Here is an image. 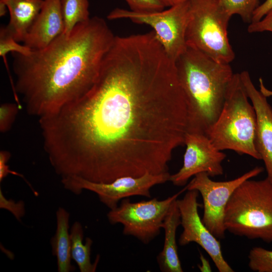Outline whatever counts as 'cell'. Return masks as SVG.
<instances>
[{
  "mask_svg": "<svg viewBox=\"0 0 272 272\" xmlns=\"http://www.w3.org/2000/svg\"><path fill=\"white\" fill-rule=\"evenodd\" d=\"M175 63L187 105V132L207 135L223 107L232 70L188 46Z\"/></svg>",
  "mask_w": 272,
  "mask_h": 272,
  "instance_id": "obj_3",
  "label": "cell"
},
{
  "mask_svg": "<svg viewBox=\"0 0 272 272\" xmlns=\"http://www.w3.org/2000/svg\"><path fill=\"white\" fill-rule=\"evenodd\" d=\"M231 17L239 15L245 23H251L254 11L259 5V0H216Z\"/></svg>",
  "mask_w": 272,
  "mask_h": 272,
  "instance_id": "obj_20",
  "label": "cell"
},
{
  "mask_svg": "<svg viewBox=\"0 0 272 272\" xmlns=\"http://www.w3.org/2000/svg\"><path fill=\"white\" fill-rule=\"evenodd\" d=\"M39 123L61 177L107 183L167 172L187 131L175 62L153 31L115 36L89 91Z\"/></svg>",
  "mask_w": 272,
  "mask_h": 272,
  "instance_id": "obj_1",
  "label": "cell"
},
{
  "mask_svg": "<svg viewBox=\"0 0 272 272\" xmlns=\"http://www.w3.org/2000/svg\"><path fill=\"white\" fill-rule=\"evenodd\" d=\"M248 266L257 272H272V250L254 247L248 254Z\"/></svg>",
  "mask_w": 272,
  "mask_h": 272,
  "instance_id": "obj_22",
  "label": "cell"
},
{
  "mask_svg": "<svg viewBox=\"0 0 272 272\" xmlns=\"http://www.w3.org/2000/svg\"><path fill=\"white\" fill-rule=\"evenodd\" d=\"M7 7L10 21L6 27L18 42H23L36 20L43 0H0Z\"/></svg>",
  "mask_w": 272,
  "mask_h": 272,
  "instance_id": "obj_16",
  "label": "cell"
},
{
  "mask_svg": "<svg viewBox=\"0 0 272 272\" xmlns=\"http://www.w3.org/2000/svg\"><path fill=\"white\" fill-rule=\"evenodd\" d=\"M130 10L137 12H153L161 11L165 7L159 0H124Z\"/></svg>",
  "mask_w": 272,
  "mask_h": 272,
  "instance_id": "obj_24",
  "label": "cell"
},
{
  "mask_svg": "<svg viewBox=\"0 0 272 272\" xmlns=\"http://www.w3.org/2000/svg\"><path fill=\"white\" fill-rule=\"evenodd\" d=\"M226 231L250 239L272 242V183L247 179L232 193L225 212Z\"/></svg>",
  "mask_w": 272,
  "mask_h": 272,
  "instance_id": "obj_5",
  "label": "cell"
},
{
  "mask_svg": "<svg viewBox=\"0 0 272 272\" xmlns=\"http://www.w3.org/2000/svg\"><path fill=\"white\" fill-rule=\"evenodd\" d=\"M32 49L25 45H21L17 41L6 26L0 28V56L3 57L8 70L6 58L9 52H16L24 55H28Z\"/></svg>",
  "mask_w": 272,
  "mask_h": 272,
  "instance_id": "obj_21",
  "label": "cell"
},
{
  "mask_svg": "<svg viewBox=\"0 0 272 272\" xmlns=\"http://www.w3.org/2000/svg\"><path fill=\"white\" fill-rule=\"evenodd\" d=\"M70 216V213L63 208L59 207L56 211V229L50 240V244L52 254L56 257L58 272L73 271L76 269L71 263Z\"/></svg>",
  "mask_w": 272,
  "mask_h": 272,
  "instance_id": "obj_17",
  "label": "cell"
},
{
  "mask_svg": "<svg viewBox=\"0 0 272 272\" xmlns=\"http://www.w3.org/2000/svg\"><path fill=\"white\" fill-rule=\"evenodd\" d=\"M165 7H172L189 0H159Z\"/></svg>",
  "mask_w": 272,
  "mask_h": 272,
  "instance_id": "obj_29",
  "label": "cell"
},
{
  "mask_svg": "<svg viewBox=\"0 0 272 272\" xmlns=\"http://www.w3.org/2000/svg\"><path fill=\"white\" fill-rule=\"evenodd\" d=\"M271 9L272 0H265L261 5H259L254 11L252 22H255L260 20Z\"/></svg>",
  "mask_w": 272,
  "mask_h": 272,
  "instance_id": "obj_28",
  "label": "cell"
},
{
  "mask_svg": "<svg viewBox=\"0 0 272 272\" xmlns=\"http://www.w3.org/2000/svg\"><path fill=\"white\" fill-rule=\"evenodd\" d=\"M0 208L10 212L19 221L25 214L24 202L23 200L16 202L12 199L6 198L1 188L0 189Z\"/></svg>",
  "mask_w": 272,
  "mask_h": 272,
  "instance_id": "obj_25",
  "label": "cell"
},
{
  "mask_svg": "<svg viewBox=\"0 0 272 272\" xmlns=\"http://www.w3.org/2000/svg\"><path fill=\"white\" fill-rule=\"evenodd\" d=\"M198 193L195 190H187L182 198L177 199L183 228L178 243L181 246L191 242L197 243L210 256L220 272H233L224 259L218 239L209 230L199 216Z\"/></svg>",
  "mask_w": 272,
  "mask_h": 272,
  "instance_id": "obj_11",
  "label": "cell"
},
{
  "mask_svg": "<svg viewBox=\"0 0 272 272\" xmlns=\"http://www.w3.org/2000/svg\"><path fill=\"white\" fill-rule=\"evenodd\" d=\"M11 157L10 153L7 151L2 150L0 152V182H2L9 174H12L19 176L25 180L28 185L31 187L32 191L35 196H38V192L35 190L31 184L27 181L24 176L13 170L10 169L9 166L7 165V162Z\"/></svg>",
  "mask_w": 272,
  "mask_h": 272,
  "instance_id": "obj_26",
  "label": "cell"
},
{
  "mask_svg": "<svg viewBox=\"0 0 272 272\" xmlns=\"http://www.w3.org/2000/svg\"><path fill=\"white\" fill-rule=\"evenodd\" d=\"M64 30L63 33L69 36L75 26L90 18L88 0H60Z\"/></svg>",
  "mask_w": 272,
  "mask_h": 272,
  "instance_id": "obj_19",
  "label": "cell"
},
{
  "mask_svg": "<svg viewBox=\"0 0 272 272\" xmlns=\"http://www.w3.org/2000/svg\"><path fill=\"white\" fill-rule=\"evenodd\" d=\"M189 18L186 31L187 46L213 60L229 63L235 58L227 27L231 18L216 0H189Z\"/></svg>",
  "mask_w": 272,
  "mask_h": 272,
  "instance_id": "obj_6",
  "label": "cell"
},
{
  "mask_svg": "<svg viewBox=\"0 0 272 272\" xmlns=\"http://www.w3.org/2000/svg\"><path fill=\"white\" fill-rule=\"evenodd\" d=\"M21 106L17 103H5L0 106V131L5 133L12 127Z\"/></svg>",
  "mask_w": 272,
  "mask_h": 272,
  "instance_id": "obj_23",
  "label": "cell"
},
{
  "mask_svg": "<svg viewBox=\"0 0 272 272\" xmlns=\"http://www.w3.org/2000/svg\"><path fill=\"white\" fill-rule=\"evenodd\" d=\"M170 176L169 172L158 174L146 173L138 177H120L107 183L68 176L61 178V182L66 190L76 195L80 194L83 190L94 192L100 202L110 210H113L118 207L120 200L132 196L151 197V188L169 181Z\"/></svg>",
  "mask_w": 272,
  "mask_h": 272,
  "instance_id": "obj_9",
  "label": "cell"
},
{
  "mask_svg": "<svg viewBox=\"0 0 272 272\" xmlns=\"http://www.w3.org/2000/svg\"><path fill=\"white\" fill-rule=\"evenodd\" d=\"M189 1L153 12H137L116 8L107 16L109 20L128 19L151 26L168 57L175 62L187 48L186 31L189 18Z\"/></svg>",
  "mask_w": 272,
  "mask_h": 272,
  "instance_id": "obj_7",
  "label": "cell"
},
{
  "mask_svg": "<svg viewBox=\"0 0 272 272\" xmlns=\"http://www.w3.org/2000/svg\"><path fill=\"white\" fill-rule=\"evenodd\" d=\"M71 242V257L78 265L81 272H95L100 259L98 255L95 261H91V247L93 240L86 237L83 243L84 229L82 224L76 221L72 225L70 230Z\"/></svg>",
  "mask_w": 272,
  "mask_h": 272,
  "instance_id": "obj_18",
  "label": "cell"
},
{
  "mask_svg": "<svg viewBox=\"0 0 272 272\" xmlns=\"http://www.w3.org/2000/svg\"><path fill=\"white\" fill-rule=\"evenodd\" d=\"M178 199V198H177ZM177 199L171 203L162 224L165 231L163 248L157 257L160 269L163 272H182L178 253L176 231L181 225V216Z\"/></svg>",
  "mask_w": 272,
  "mask_h": 272,
  "instance_id": "obj_15",
  "label": "cell"
},
{
  "mask_svg": "<svg viewBox=\"0 0 272 272\" xmlns=\"http://www.w3.org/2000/svg\"><path fill=\"white\" fill-rule=\"evenodd\" d=\"M249 99L240 74H234L221 112L207 135L220 151L261 160L256 145V115Z\"/></svg>",
  "mask_w": 272,
  "mask_h": 272,
  "instance_id": "obj_4",
  "label": "cell"
},
{
  "mask_svg": "<svg viewBox=\"0 0 272 272\" xmlns=\"http://www.w3.org/2000/svg\"><path fill=\"white\" fill-rule=\"evenodd\" d=\"M263 170V168L256 167L238 177L225 181H214L207 173L201 172L194 176L186 185L187 190H195L200 193L203 206L201 220L217 239L225 237V209L234 190L244 181L257 176Z\"/></svg>",
  "mask_w": 272,
  "mask_h": 272,
  "instance_id": "obj_10",
  "label": "cell"
},
{
  "mask_svg": "<svg viewBox=\"0 0 272 272\" xmlns=\"http://www.w3.org/2000/svg\"><path fill=\"white\" fill-rule=\"evenodd\" d=\"M186 189L182 190L163 200L153 198L132 202L128 198L121 200L120 205L110 210L107 214L109 223L123 225V234L132 236L148 244L162 229V224L172 202Z\"/></svg>",
  "mask_w": 272,
  "mask_h": 272,
  "instance_id": "obj_8",
  "label": "cell"
},
{
  "mask_svg": "<svg viewBox=\"0 0 272 272\" xmlns=\"http://www.w3.org/2000/svg\"><path fill=\"white\" fill-rule=\"evenodd\" d=\"M7 11H8L7 6L3 3L0 2V16H4Z\"/></svg>",
  "mask_w": 272,
  "mask_h": 272,
  "instance_id": "obj_30",
  "label": "cell"
},
{
  "mask_svg": "<svg viewBox=\"0 0 272 272\" xmlns=\"http://www.w3.org/2000/svg\"><path fill=\"white\" fill-rule=\"evenodd\" d=\"M115 37L105 20L95 16L28 55L12 53L17 103L18 94L27 112L40 118L79 99L94 83Z\"/></svg>",
  "mask_w": 272,
  "mask_h": 272,
  "instance_id": "obj_2",
  "label": "cell"
},
{
  "mask_svg": "<svg viewBox=\"0 0 272 272\" xmlns=\"http://www.w3.org/2000/svg\"><path fill=\"white\" fill-rule=\"evenodd\" d=\"M240 76L255 111L256 148L264 164L266 177L272 183V108L267 96L255 88L247 71L242 72Z\"/></svg>",
  "mask_w": 272,
  "mask_h": 272,
  "instance_id": "obj_13",
  "label": "cell"
},
{
  "mask_svg": "<svg viewBox=\"0 0 272 272\" xmlns=\"http://www.w3.org/2000/svg\"><path fill=\"white\" fill-rule=\"evenodd\" d=\"M60 0H43L42 8L23 44L32 49L44 48L64 32Z\"/></svg>",
  "mask_w": 272,
  "mask_h": 272,
  "instance_id": "obj_14",
  "label": "cell"
},
{
  "mask_svg": "<svg viewBox=\"0 0 272 272\" xmlns=\"http://www.w3.org/2000/svg\"><path fill=\"white\" fill-rule=\"evenodd\" d=\"M247 30L249 33L272 32V9L260 20L250 23Z\"/></svg>",
  "mask_w": 272,
  "mask_h": 272,
  "instance_id": "obj_27",
  "label": "cell"
},
{
  "mask_svg": "<svg viewBox=\"0 0 272 272\" xmlns=\"http://www.w3.org/2000/svg\"><path fill=\"white\" fill-rule=\"evenodd\" d=\"M184 144L186 150L182 166L169 177V181L174 185L184 186L190 178L201 172L210 177L223 174L222 164L226 155L214 146L207 135L187 132Z\"/></svg>",
  "mask_w": 272,
  "mask_h": 272,
  "instance_id": "obj_12",
  "label": "cell"
}]
</instances>
